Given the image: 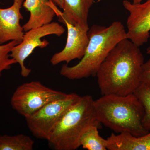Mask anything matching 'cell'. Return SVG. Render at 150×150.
Listing matches in <instances>:
<instances>
[{
    "label": "cell",
    "mask_w": 150,
    "mask_h": 150,
    "mask_svg": "<svg viewBox=\"0 0 150 150\" xmlns=\"http://www.w3.org/2000/svg\"><path fill=\"white\" fill-rule=\"evenodd\" d=\"M144 60L139 47L131 40L126 38L119 42L96 75L102 95L134 93L141 83Z\"/></svg>",
    "instance_id": "obj_1"
},
{
    "label": "cell",
    "mask_w": 150,
    "mask_h": 150,
    "mask_svg": "<svg viewBox=\"0 0 150 150\" xmlns=\"http://www.w3.org/2000/svg\"><path fill=\"white\" fill-rule=\"evenodd\" d=\"M89 42L85 53L76 64L62 66L60 74L70 80L94 76L107 56L117 44L127 38L121 22L115 21L108 27L93 25L88 31Z\"/></svg>",
    "instance_id": "obj_2"
},
{
    "label": "cell",
    "mask_w": 150,
    "mask_h": 150,
    "mask_svg": "<svg viewBox=\"0 0 150 150\" xmlns=\"http://www.w3.org/2000/svg\"><path fill=\"white\" fill-rule=\"evenodd\" d=\"M94 107L101 124L117 134L127 132L138 137L149 132L143 125L144 107L134 93L103 95L94 100Z\"/></svg>",
    "instance_id": "obj_3"
},
{
    "label": "cell",
    "mask_w": 150,
    "mask_h": 150,
    "mask_svg": "<svg viewBox=\"0 0 150 150\" xmlns=\"http://www.w3.org/2000/svg\"><path fill=\"white\" fill-rule=\"evenodd\" d=\"M92 96H81L66 111L47 140L55 150H75L80 146L82 135L89 127L100 128L101 123L97 117Z\"/></svg>",
    "instance_id": "obj_4"
},
{
    "label": "cell",
    "mask_w": 150,
    "mask_h": 150,
    "mask_svg": "<svg viewBox=\"0 0 150 150\" xmlns=\"http://www.w3.org/2000/svg\"><path fill=\"white\" fill-rule=\"evenodd\" d=\"M68 95L47 87L37 81L18 86L11 98L13 109L25 118L31 116L46 105Z\"/></svg>",
    "instance_id": "obj_5"
},
{
    "label": "cell",
    "mask_w": 150,
    "mask_h": 150,
    "mask_svg": "<svg viewBox=\"0 0 150 150\" xmlns=\"http://www.w3.org/2000/svg\"><path fill=\"white\" fill-rule=\"evenodd\" d=\"M75 93L46 105L33 115L25 118L27 126L34 137L48 140L52 131L68 109L80 98Z\"/></svg>",
    "instance_id": "obj_6"
},
{
    "label": "cell",
    "mask_w": 150,
    "mask_h": 150,
    "mask_svg": "<svg viewBox=\"0 0 150 150\" xmlns=\"http://www.w3.org/2000/svg\"><path fill=\"white\" fill-rule=\"evenodd\" d=\"M65 32L62 25L55 22H52L37 28L30 29L24 33L21 42L14 46L11 51L10 56L18 64L21 69V76L27 77L31 72L30 69L25 66L24 62L37 47L46 48L49 45L47 40H42V38L48 35L62 36Z\"/></svg>",
    "instance_id": "obj_7"
},
{
    "label": "cell",
    "mask_w": 150,
    "mask_h": 150,
    "mask_svg": "<svg viewBox=\"0 0 150 150\" xmlns=\"http://www.w3.org/2000/svg\"><path fill=\"white\" fill-rule=\"evenodd\" d=\"M123 5L129 13L126 21L127 38L140 47L150 36V0L137 4L124 0Z\"/></svg>",
    "instance_id": "obj_8"
},
{
    "label": "cell",
    "mask_w": 150,
    "mask_h": 150,
    "mask_svg": "<svg viewBox=\"0 0 150 150\" xmlns=\"http://www.w3.org/2000/svg\"><path fill=\"white\" fill-rule=\"evenodd\" d=\"M67 27V43L64 49L54 54L50 62L53 66L65 62L68 64L73 60H81L84 55L88 44V28L80 24L74 25L65 23Z\"/></svg>",
    "instance_id": "obj_9"
},
{
    "label": "cell",
    "mask_w": 150,
    "mask_h": 150,
    "mask_svg": "<svg viewBox=\"0 0 150 150\" xmlns=\"http://www.w3.org/2000/svg\"><path fill=\"white\" fill-rule=\"evenodd\" d=\"M24 0H13L12 5L0 8V44L16 40L21 42L24 33L20 21L23 18L21 12Z\"/></svg>",
    "instance_id": "obj_10"
},
{
    "label": "cell",
    "mask_w": 150,
    "mask_h": 150,
    "mask_svg": "<svg viewBox=\"0 0 150 150\" xmlns=\"http://www.w3.org/2000/svg\"><path fill=\"white\" fill-rule=\"evenodd\" d=\"M23 6L29 12V20L23 26L24 31L52 22L59 10L52 0H25Z\"/></svg>",
    "instance_id": "obj_11"
},
{
    "label": "cell",
    "mask_w": 150,
    "mask_h": 150,
    "mask_svg": "<svg viewBox=\"0 0 150 150\" xmlns=\"http://www.w3.org/2000/svg\"><path fill=\"white\" fill-rule=\"evenodd\" d=\"M95 0H64L63 12L59 11V21L64 24H80L89 28L88 17L90 10Z\"/></svg>",
    "instance_id": "obj_12"
},
{
    "label": "cell",
    "mask_w": 150,
    "mask_h": 150,
    "mask_svg": "<svg viewBox=\"0 0 150 150\" xmlns=\"http://www.w3.org/2000/svg\"><path fill=\"white\" fill-rule=\"evenodd\" d=\"M106 140L107 150H150V131L138 137L127 132L112 133Z\"/></svg>",
    "instance_id": "obj_13"
},
{
    "label": "cell",
    "mask_w": 150,
    "mask_h": 150,
    "mask_svg": "<svg viewBox=\"0 0 150 150\" xmlns=\"http://www.w3.org/2000/svg\"><path fill=\"white\" fill-rule=\"evenodd\" d=\"M34 141L23 134L0 135V150H33Z\"/></svg>",
    "instance_id": "obj_14"
},
{
    "label": "cell",
    "mask_w": 150,
    "mask_h": 150,
    "mask_svg": "<svg viewBox=\"0 0 150 150\" xmlns=\"http://www.w3.org/2000/svg\"><path fill=\"white\" fill-rule=\"evenodd\" d=\"M96 126H91L84 132L80 140V145L84 149L88 150H106L107 140L99 134Z\"/></svg>",
    "instance_id": "obj_15"
},
{
    "label": "cell",
    "mask_w": 150,
    "mask_h": 150,
    "mask_svg": "<svg viewBox=\"0 0 150 150\" xmlns=\"http://www.w3.org/2000/svg\"><path fill=\"white\" fill-rule=\"evenodd\" d=\"M134 93L139 100L144 110L143 120V126L145 129L150 131V87L141 83Z\"/></svg>",
    "instance_id": "obj_16"
},
{
    "label": "cell",
    "mask_w": 150,
    "mask_h": 150,
    "mask_svg": "<svg viewBox=\"0 0 150 150\" xmlns=\"http://www.w3.org/2000/svg\"><path fill=\"white\" fill-rule=\"evenodd\" d=\"M20 42L12 40L5 44H0V77L6 70L10 69L12 66L16 64L15 60L10 56L13 47Z\"/></svg>",
    "instance_id": "obj_17"
},
{
    "label": "cell",
    "mask_w": 150,
    "mask_h": 150,
    "mask_svg": "<svg viewBox=\"0 0 150 150\" xmlns=\"http://www.w3.org/2000/svg\"><path fill=\"white\" fill-rule=\"evenodd\" d=\"M141 83L150 87V59L144 62L142 67Z\"/></svg>",
    "instance_id": "obj_18"
},
{
    "label": "cell",
    "mask_w": 150,
    "mask_h": 150,
    "mask_svg": "<svg viewBox=\"0 0 150 150\" xmlns=\"http://www.w3.org/2000/svg\"><path fill=\"white\" fill-rule=\"evenodd\" d=\"M52 1L56 6H59L60 8L63 9L64 6V0H52Z\"/></svg>",
    "instance_id": "obj_19"
},
{
    "label": "cell",
    "mask_w": 150,
    "mask_h": 150,
    "mask_svg": "<svg viewBox=\"0 0 150 150\" xmlns=\"http://www.w3.org/2000/svg\"><path fill=\"white\" fill-rule=\"evenodd\" d=\"M102 1H103V0H98V1L100 2ZM132 3H133V4H139V3H142V2L143 1V0H132Z\"/></svg>",
    "instance_id": "obj_20"
},
{
    "label": "cell",
    "mask_w": 150,
    "mask_h": 150,
    "mask_svg": "<svg viewBox=\"0 0 150 150\" xmlns=\"http://www.w3.org/2000/svg\"><path fill=\"white\" fill-rule=\"evenodd\" d=\"M147 53L150 55V46H149V47H148L147 49Z\"/></svg>",
    "instance_id": "obj_21"
}]
</instances>
